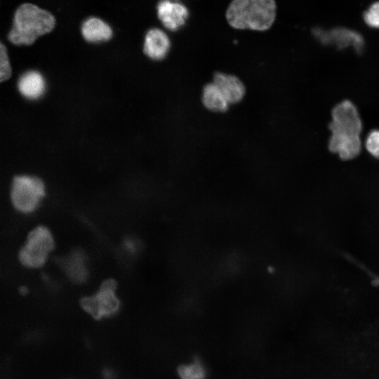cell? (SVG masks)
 Returning a JSON list of instances; mask_svg holds the SVG:
<instances>
[{"label": "cell", "mask_w": 379, "mask_h": 379, "mask_svg": "<svg viewBox=\"0 0 379 379\" xmlns=\"http://www.w3.org/2000/svg\"><path fill=\"white\" fill-rule=\"evenodd\" d=\"M170 46V39L161 29L153 28L147 32L143 51L151 59L162 60L168 53Z\"/></svg>", "instance_id": "30bf717a"}, {"label": "cell", "mask_w": 379, "mask_h": 379, "mask_svg": "<svg viewBox=\"0 0 379 379\" xmlns=\"http://www.w3.org/2000/svg\"><path fill=\"white\" fill-rule=\"evenodd\" d=\"M19 91L29 99L40 97L45 89V82L41 74L36 71H29L23 74L18 83Z\"/></svg>", "instance_id": "7c38bea8"}, {"label": "cell", "mask_w": 379, "mask_h": 379, "mask_svg": "<svg viewBox=\"0 0 379 379\" xmlns=\"http://www.w3.org/2000/svg\"><path fill=\"white\" fill-rule=\"evenodd\" d=\"M55 246L51 231L45 225H36L28 232L19 249L18 260L27 268L39 269L46 264Z\"/></svg>", "instance_id": "3957f363"}, {"label": "cell", "mask_w": 379, "mask_h": 379, "mask_svg": "<svg viewBox=\"0 0 379 379\" xmlns=\"http://www.w3.org/2000/svg\"><path fill=\"white\" fill-rule=\"evenodd\" d=\"M178 373L181 379H204L206 371L199 361L179 367Z\"/></svg>", "instance_id": "9a60e30c"}, {"label": "cell", "mask_w": 379, "mask_h": 379, "mask_svg": "<svg viewBox=\"0 0 379 379\" xmlns=\"http://www.w3.org/2000/svg\"><path fill=\"white\" fill-rule=\"evenodd\" d=\"M117 287V282L112 279L102 281L94 294L81 300V306L95 319L117 314L120 307V302L116 295Z\"/></svg>", "instance_id": "5b68a950"}, {"label": "cell", "mask_w": 379, "mask_h": 379, "mask_svg": "<svg viewBox=\"0 0 379 379\" xmlns=\"http://www.w3.org/2000/svg\"><path fill=\"white\" fill-rule=\"evenodd\" d=\"M157 15L166 28L175 32L185 24L189 11L187 7L179 1L166 0L158 4Z\"/></svg>", "instance_id": "52a82bcc"}, {"label": "cell", "mask_w": 379, "mask_h": 379, "mask_svg": "<svg viewBox=\"0 0 379 379\" xmlns=\"http://www.w3.org/2000/svg\"><path fill=\"white\" fill-rule=\"evenodd\" d=\"M54 25L55 18L49 12L32 4H23L15 13L8 37L15 44L29 45L37 36L51 32Z\"/></svg>", "instance_id": "7a4b0ae2"}, {"label": "cell", "mask_w": 379, "mask_h": 379, "mask_svg": "<svg viewBox=\"0 0 379 379\" xmlns=\"http://www.w3.org/2000/svg\"><path fill=\"white\" fill-rule=\"evenodd\" d=\"M331 117L328 125L331 134L360 136L362 123L357 107L351 101L344 100L335 105Z\"/></svg>", "instance_id": "8992f818"}, {"label": "cell", "mask_w": 379, "mask_h": 379, "mask_svg": "<svg viewBox=\"0 0 379 379\" xmlns=\"http://www.w3.org/2000/svg\"><path fill=\"white\" fill-rule=\"evenodd\" d=\"M61 267L69 279L77 284L84 283L88 276L84 253L74 251L61 260Z\"/></svg>", "instance_id": "8fae6325"}, {"label": "cell", "mask_w": 379, "mask_h": 379, "mask_svg": "<svg viewBox=\"0 0 379 379\" xmlns=\"http://www.w3.org/2000/svg\"><path fill=\"white\" fill-rule=\"evenodd\" d=\"M202 102L206 108L213 112H224L229 107L228 102L213 83L204 86L202 92Z\"/></svg>", "instance_id": "5bb4252c"}, {"label": "cell", "mask_w": 379, "mask_h": 379, "mask_svg": "<svg viewBox=\"0 0 379 379\" xmlns=\"http://www.w3.org/2000/svg\"><path fill=\"white\" fill-rule=\"evenodd\" d=\"M81 33L84 39L90 42L107 41L112 34L111 27L98 18L86 20L81 27Z\"/></svg>", "instance_id": "4fadbf2b"}, {"label": "cell", "mask_w": 379, "mask_h": 379, "mask_svg": "<svg viewBox=\"0 0 379 379\" xmlns=\"http://www.w3.org/2000/svg\"><path fill=\"white\" fill-rule=\"evenodd\" d=\"M360 136L331 134L328 142V149L337 153L344 161L357 157L361 152Z\"/></svg>", "instance_id": "9c48e42d"}, {"label": "cell", "mask_w": 379, "mask_h": 379, "mask_svg": "<svg viewBox=\"0 0 379 379\" xmlns=\"http://www.w3.org/2000/svg\"><path fill=\"white\" fill-rule=\"evenodd\" d=\"M222 93L229 104L240 102L246 93L242 81L236 76L222 72L213 75V82Z\"/></svg>", "instance_id": "ba28073f"}, {"label": "cell", "mask_w": 379, "mask_h": 379, "mask_svg": "<svg viewBox=\"0 0 379 379\" xmlns=\"http://www.w3.org/2000/svg\"><path fill=\"white\" fill-rule=\"evenodd\" d=\"M103 376L105 379H114V375L112 370L106 369L104 371Z\"/></svg>", "instance_id": "d6986e66"}, {"label": "cell", "mask_w": 379, "mask_h": 379, "mask_svg": "<svg viewBox=\"0 0 379 379\" xmlns=\"http://www.w3.org/2000/svg\"><path fill=\"white\" fill-rule=\"evenodd\" d=\"M364 19L368 26L379 28V2H375L365 11Z\"/></svg>", "instance_id": "e0dca14e"}, {"label": "cell", "mask_w": 379, "mask_h": 379, "mask_svg": "<svg viewBox=\"0 0 379 379\" xmlns=\"http://www.w3.org/2000/svg\"><path fill=\"white\" fill-rule=\"evenodd\" d=\"M276 8L273 0H234L227 9L226 19L235 29L265 31L274 23Z\"/></svg>", "instance_id": "6da1fadb"}, {"label": "cell", "mask_w": 379, "mask_h": 379, "mask_svg": "<svg viewBox=\"0 0 379 379\" xmlns=\"http://www.w3.org/2000/svg\"><path fill=\"white\" fill-rule=\"evenodd\" d=\"M366 148L374 157L379 159V131L373 130L366 140Z\"/></svg>", "instance_id": "ac0fdd59"}, {"label": "cell", "mask_w": 379, "mask_h": 379, "mask_svg": "<svg viewBox=\"0 0 379 379\" xmlns=\"http://www.w3.org/2000/svg\"><path fill=\"white\" fill-rule=\"evenodd\" d=\"M46 194V186L38 176L20 174L11 180L9 190L12 206L20 213L30 214L39 206Z\"/></svg>", "instance_id": "277c9868"}, {"label": "cell", "mask_w": 379, "mask_h": 379, "mask_svg": "<svg viewBox=\"0 0 379 379\" xmlns=\"http://www.w3.org/2000/svg\"><path fill=\"white\" fill-rule=\"evenodd\" d=\"M11 75V69L8 62L6 48L4 45L0 44V81L8 79Z\"/></svg>", "instance_id": "2e32d148"}]
</instances>
